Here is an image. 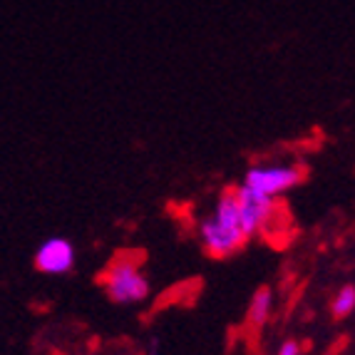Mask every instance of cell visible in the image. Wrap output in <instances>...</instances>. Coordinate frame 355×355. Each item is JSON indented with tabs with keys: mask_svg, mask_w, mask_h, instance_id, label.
Here are the masks:
<instances>
[{
	"mask_svg": "<svg viewBox=\"0 0 355 355\" xmlns=\"http://www.w3.org/2000/svg\"><path fill=\"white\" fill-rule=\"evenodd\" d=\"M35 266L37 271L48 273V276H62V273L72 271L75 246L62 236H53L48 241H42L35 251Z\"/></svg>",
	"mask_w": 355,
	"mask_h": 355,
	"instance_id": "cell-5",
	"label": "cell"
},
{
	"mask_svg": "<svg viewBox=\"0 0 355 355\" xmlns=\"http://www.w3.org/2000/svg\"><path fill=\"white\" fill-rule=\"evenodd\" d=\"M105 293L110 301L122 303V306H132V303H142L149 298V279L144 276L139 259L130 254H119L117 259L107 266L105 276Z\"/></svg>",
	"mask_w": 355,
	"mask_h": 355,
	"instance_id": "cell-2",
	"label": "cell"
},
{
	"mask_svg": "<svg viewBox=\"0 0 355 355\" xmlns=\"http://www.w3.org/2000/svg\"><path fill=\"white\" fill-rule=\"evenodd\" d=\"M199 239H202V246L207 249V254L214 256V259H226L249 241L241 224V209H239V199L234 189L224 191L216 199L211 211L202 219Z\"/></svg>",
	"mask_w": 355,
	"mask_h": 355,
	"instance_id": "cell-1",
	"label": "cell"
},
{
	"mask_svg": "<svg viewBox=\"0 0 355 355\" xmlns=\"http://www.w3.org/2000/svg\"><path fill=\"white\" fill-rule=\"evenodd\" d=\"M279 355H301V343H298V340H293V338H288V340H284V343H281Z\"/></svg>",
	"mask_w": 355,
	"mask_h": 355,
	"instance_id": "cell-8",
	"label": "cell"
},
{
	"mask_svg": "<svg viewBox=\"0 0 355 355\" xmlns=\"http://www.w3.org/2000/svg\"><path fill=\"white\" fill-rule=\"evenodd\" d=\"M301 179L303 172L296 164H254L243 174V187L279 202V196L293 189Z\"/></svg>",
	"mask_w": 355,
	"mask_h": 355,
	"instance_id": "cell-3",
	"label": "cell"
},
{
	"mask_svg": "<svg viewBox=\"0 0 355 355\" xmlns=\"http://www.w3.org/2000/svg\"><path fill=\"white\" fill-rule=\"evenodd\" d=\"M239 209H241V224L246 231V239H254L259 231H263L268 226V221L276 216V199H268L263 194H256L249 187L239 184L236 189Z\"/></svg>",
	"mask_w": 355,
	"mask_h": 355,
	"instance_id": "cell-4",
	"label": "cell"
},
{
	"mask_svg": "<svg viewBox=\"0 0 355 355\" xmlns=\"http://www.w3.org/2000/svg\"><path fill=\"white\" fill-rule=\"evenodd\" d=\"M271 311H273V293L268 288H259L251 296L249 303V311H246V320H249L254 328H261L271 318Z\"/></svg>",
	"mask_w": 355,
	"mask_h": 355,
	"instance_id": "cell-6",
	"label": "cell"
},
{
	"mask_svg": "<svg viewBox=\"0 0 355 355\" xmlns=\"http://www.w3.org/2000/svg\"><path fill=\"white\" fill-rule=\"evenodd\" d=\"M331 311H333V318H348L350 313L355 311V286H343V288L338 291L336 296H333L331 303Z\"/></svg>",
	"mask_w": 355,
	"mask_h": 355,
	"instance_id": "cell-7",
	"label": "cell"
}]
</instances>
